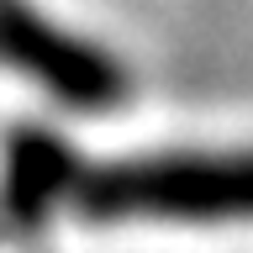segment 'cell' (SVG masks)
Segmentation results:
<instances>
[{"label":"cell","mask_w":253,"mask_h":253,"mask_svg":"<svg viewBox=\"0 0 253 253\" xmlns=\"http://www.w3.org/2000/svg\"><path fill=\"white\" fill-rule=\"evenodd\" d=\"M90 221H253V153L137 158L84 179Z\"/></svg>","instance_id":"obj_1"}]
</instances>
